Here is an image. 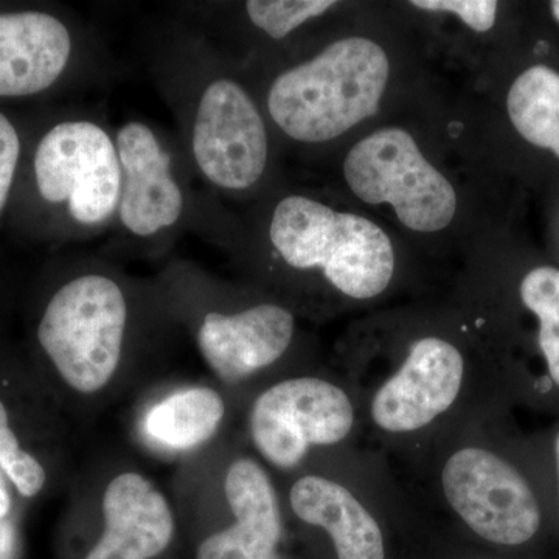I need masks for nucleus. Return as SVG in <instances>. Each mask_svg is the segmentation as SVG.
Wrapping results in <instances>:
<instances>
[{"label":"nucleus","instance_id":"a211bd4d","mask_svg":"<svg viewBox=\"0 0 559 559\" xmlns=\"http://www.w3.org/2000/svg\"><path fill=\"white\" fill-rule=\"evenodd\" d=\"M520 299L538 322L536 347L544 360L540 395H550L554 390L559 392V271L540 266L527 272Z\"/></svg>","mask_w":559,"mask_h":559},{"label":"nucleus","instance_id":"0eeeda50","mask_svg":"<svg viewBox=\"0 0 559 559\" xmlns=\"http://www.w3.org/2000/svg\"><path fill=\"white\" fill-rule=\"evenodd\" d=\"M127 326V297L119 283L83 274L47 301L36 337L58 380L80 395H94L119 370Z\"/></svg>","mask_w":559,"mask_h":559},{"label":"nucleus","instance_id":"39448f33","mask_svg":"<svg viewBox=\"0 0 559 559\" xmlns=\"http://www.w3.org/2000/svg\"><path fill=\"white\" fill-rule=\"evenodd\" d=\"M389 72L380 44L367 38L336 40L274 80L267 112L297 142H329L377 114Z\"/></svg>","mask_w":559,"mask_h":559},{"label":"nucleus","instance_id":"7ed1b4c3","mask_svg":"<svg viewBox=\"0 0 559 559\" xmlns=\"http://www.w3.org/2000/svg\"><path fill=\"white\" fill-rule=\"evenodd\" d=\"M289 477L285 511L322 533L334 559H389V536L406 524L409 492L385 455L360 444L312 460Z\"/></svg>","mask_w":559,"mask_h":559},{"label":"nucleus","instance_id":"423d86ee","mask_svg":"<svg viewBox=\"0 0 559 559\" xmlns=\"http://www.w3.org/2000/svg\"><path fill=\"white\" fill-rule=\"evenodd\" d=\"M270 238L286 266L319 272L334 294L355 304L378 299L395 280V250L380 226L301 194L278 202Z\"/></svg>","mask_w":559,"mask_h":559},{"label":"nucleus","instance_id":"6ab92c4d","mask_svg":"<svg viewBox=\"0 0 559 559\" xmlns=\"http://www.w3.org/2000/svg\"><path fill=\"white\" fill-rule=\"evenodd\" d=\"M0 473L17 495L25 499L38 498L47 487L46 465L28 447L22 430L14 425L13 411L0 396Z\"/></svg>","mask_w":559,"mask_h":559},{"label":"nucleus","instance_id":"1a4fd4ad","mask_svg":"<svg viewBox=\"0 0 559 559\" xmlns=\"http://www.w3.org/2000/svg\"><path fill=\"white\" fill-rule=\"evenodd\" d=\"M43 200L64 205L83 227H98L119 210L121 167L116 140L90 120L55 124L35 154Z\"/></svg>","mask_w":559,"mask_h":559},{"label":"nucleus","instance_id":"20e7f679","mask_svg":"<svg viewBox=\"0 0 559 559\" xmlns=\"http://www.w3.org/2000/svg\"><path fill=\"white\" fill-rule=\"evenodd\" d=\"M248 439L271 473L290 476L322 455L364 444L358 396L342 371L267 381L250 401Z\"/></svg>","mask_w":559,"mask_h":559},{"label":"nucleus","instance_id":"9b49d317","mask_svg":"<svg viewBox=\"0 0 559 559\" xmlns=\"http://www.w3.org/2000/svg\"><path fill=\"white\" fill-rule=\"evenodd\" d=\"M296 334V316L289 308L261 301L240 311L205 314L198 348L224 384H252L288 358Z\"/></svg>","mask_w":559,"mask_h":559},{"label":"nucleus","instance_id":"a878e982","mask_svg":"<svg viewBox=\"0 0 559 559\" xmlns=\"http://www.w3.org/2000/svg\"><path fill=\"white\" fill-rule=\"evenodd\" d=\"M551 13H554L555 20L559 22V0H555V2L550 3Z\"/></svg>","mask_w":559,"mask_h":559},{"label":"nucleus","instance_id":"5701e85b","mask_svg":"<svg viewBox=\"0 0 559 559\" xmlns=\"http://www.w3.org/2000/svg\"><path fill=\"white\" fill-rule=\"evenodd\" d=\"M20 558V535L16 524L10 518L0 521V559Z\"/></svg>","mask_w":559,"mask_h":559},{"label":"nucleus","instance_id":"bb28decb","mask_svg":"<svg viewBox=\"0 0 559 559\" xmlns=\"http://www.w3.org/2000/svg\"><path fill=\"white\" fill-rule=\"evenodd\" d=\"M471 559H488V558H474V557H473V558H471Z\"/></svg>","mask_w":559,"mask_h":559},{"label":"nucleus","instance_id":"6e6552de","mask_svg":"<svg viewBox=\"0 0 559 559\" xmlns=\"http://www.w3.org/2000/svg\"><path fill=\"white\" fill-rule=\"evenodd\" d=\"M349 189L371 205L389 204L415 231H439L457 212V193L403 128H385L356 143L344 162Z\"/></svg>","mask_w":559,"mask_h":559},{"label":"nucleus","instance_id":"393cba45","mask_svg":"<svg viewBox=\"0 0 559 559\" xmlns=\"http://www.w3.org/2000/svg\"><path fill=\"white\" fill-rule=\"evenodd\" d=\"M551 455H554L555 474H557L559 495V430L555 433L554 441H551Z\"/></svg>","mask_w":559,"mask_h":559},{"label":"nucleus","instance_id":"f3484780","mask_svg":"<svg viewBox=\"0 0 559 559\" xmlns=\"http://www.w3.org/2000/svg\"><path fill=\"white\" fill-rule=\"evenodd\" d=\"M511 123L522 138L559 157V73L546 66L525 70L507 97Z\"/></svg>","mask_w":559,"mask_h":559},{"label":"nucleus","instance_id":"ddd939ff","mask_svg":"<svg viewBox=\"0 0 559 559\" xmlns=\"http://www.w3.org/2000/svg\"><path fill=\"white\" fill-rule=\"evenodd\" d=\"M121 167V226L139 238L171 229L182 216L186 198L173 175L171 154L142 121H128L116 138Z\"/></svg>","mask_w":559,"mask_h":559},{"label":"nucleus","instance_id":"f257e3e1","mask_svg":"<svg viewBox=\"0 0 559 559\" xmlns=\"http://www.w3.org/2000/svg\"><path fill=\"white\" fill-rule=\"evenodd\" d=\"M465 344L429 330L347 356L342 373L358 396L366 447L404 468L452 430L498 412L492 366Z\"/></svg>","mask_w":559,"mask_h":559},{"label":"nucleus","instance_id":"f8f14e48","mask_svg":"<svg viewBox=\"0 0 559 559\" xmlns=\"http://www.w3.org/2000/svg\"><path fill=\"white\" fill-rule=\"evenodd\" d=\"M231 524L210 535L198 559H274L285 533V507L272 473L255 455H238L224 476Z\"/></svg>","mask_w":559,"mask_h":559},{"label":"nucleus","instance_id":"dca6fc26","mask_svg":"<svg viewBox=\"0 0 559 559\" xmlns=\"http://www.w3.org/2000/svg\"><path fill=\"white\" fill-rule=\"evenodd\" d=\"M224 418L226 401L215 389H182L146 412L143 432L165 450L191 451L213 439Z\"/></svg>","mask_w":559,"mask_h":559},{"label":"nucleus","instance_id":"b1692460","mask_svg":"<svg viewBox=\"0 0 559 559\" xmlns=\"http://www.w3.org/2000/svg\"><path fill=\"white\" fill-rule=\"evenodd\" d=\"M11 509H13V499H11L9 480L0 473V521L11 516Z\"/></svg>","mask_w":559,"mask_h":559},{"label":"nucleus","instance_id":"f03ea898","mask_svg":"<svg viewBox=\"0 0 559 559\" xmlns=\"http://www.w3.org/2000/svg\"><path fill=\"white\" fill-rule=\"evenodd\" d=\"M498 412L460 426L409 465L412 498L440 522L487 546L521 547L543 528L538 492L496 439Z\"/></svg>","mask_w":559,"mask_h":559},{"label":"nucleus","instance_id":"4be33fe9","mask_svg":"<svg viewBox=\"0 0 559 559\" xmlns=\"http://www.w3.org/2000/svg\"><path fill=\"white\" fill-rule=\"evenodd\" d=\"M21 156V140L9 117L0 112V215L9 202L17 162Z\"/></svg>","mask_w":559,"mask_h":559},{"label":"nucleus","instance_id":"2eb2a0df","mask_svg":"<svg viewBox=\"0 0 559 559\" xmlns=\"http://www.w3.org/2000/svg\"><path fill=\"white\" fill-rule=\"evenodd\" d=\"M64 22L43 11L0 14V97H28L57 83L72 57Z\"/></svg>","mask_w":559,"mask_h":559},{"label":"nucleus","instance_id":"4468645a","mask_svg":"<svg viewBox=\"0 0 559 559\" xmlns=\"http://www.w3.org/2000/svg\"><path fill=\"white\" fill-rule=\"evenodd\" d=\"M102 510L105 528L86 559H153L175 536L170 502L142 474L127 471L114 477Z\"/></svg>","mask_w":559,"mask_h":559},{"label":"nucleus","instance_id":"aec40b11","mask_svg":"<svg viewBox=\"0 0 559 559\" xmlns=\"http://www.w3.org/2000/svg\"><path fill=\"white\" fill-rule=\"evenodd\" d=\"M336 5L334 0H250L246 13L272 39H285L305 22L322 16Z\"/></svg>","mask_w":559,"mask_h":559},{"label":"nucleus","instance_id":"412c9836","mask_svg":"<svg viewBox=\"0 0 559 559\" xmlns=\"http://www.w3.org/2000/svg\"><path fill=\"white\" fill-rule=\"evenodd\" d=\"M411 5L425 11L455 14L479 33L491 31L498 16V2L495 0H412Z\"/></svg>","mask_w":559,"mask_h":559},{"label":"nucleus","instance_id":"9d476101","mask_svg":"<svg viewBox=\"0 0 559 559\" xmlns=\"http://www.w3.org/2000/svg\"><path fill=\"white\" fill-rule=\"evenodd\" d=\"M191 153L201 175L219 190L245 191L263 176L270 157L266 124L237 81L216 79L201 92Z\"/></svg>","mask_w":559,"mask_h":559}]
</instances>
